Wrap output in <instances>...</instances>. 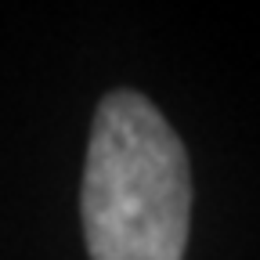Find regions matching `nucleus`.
<instances>
[{"instance_id": "1", "label": "nucleus", "mask_w": 260, "mask_h": 260, "mask_svg": "<svg viewBox=\"0 0 260 260\" xmlns=\"http://www.w3.org/2000/svg\"><path fill=\"white\" fill-rule=\"evenodd\" d=\"M83 239L90 260H181L191 170L162 112L138 90L102 98L83 167Z\"/></svg>"}]
</instances>
